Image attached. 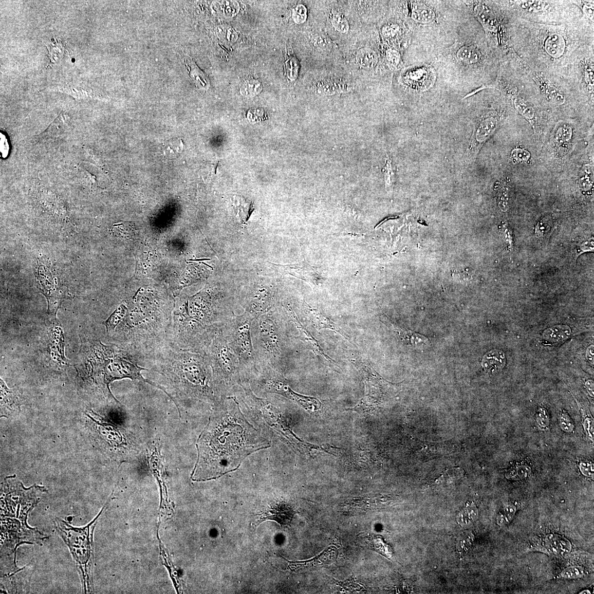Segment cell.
<instances>
[{
  "mask_svg": "<svg viewBox=\"0 0 594 594\" xmlns=\"http://www.w3.org/2000/svg\"><path fill=\"white\" fill-rule=\"evenodd\" d=\"M292 18L296 24H302L307 19V9L303 5L295 6L292 11Z\"/></svg>",
  "mask_w": 594,
  "mask_h": 594,
  "instance_id": "cell-38",
  "label": "cell"
},
{
  "mask_svg": "<svg viewBox=\"0 0 594 594\" xmlns=\"http://www.w3.org/2000/svg\"><path fill=\"white\" fill-rule=\"evenodd\" d=\"M573 3L580 8L583 15L590 21L593 22V2L572 1Z\"/></svg>",
  "mask_w": 594,
  "mask_h": 594,
  "instance_id": "cell-36",
  "label": "cell"
},
{
  "mask_svg": "<svg viewBox=\"0 0 594 594\" xmlns=\"http://www.w3.org/2000/svg\"><path fill=\"white\" fill-rule=\"evenodd\" d=\"M386 58L388 64L393 68H397L402 64L401 54L396 50L389 49L386 52Z\"/></svg>",
  "mask_w": 594,
  "mask_h": 594,
  "instance_id": "cell-40",
  "label": "cell"
},
{
  "mask_svg": "<svg viewBox=\"0 0 594 594\" xmlns=\"http://www.w3.org/2000/svg\"><path fill=\"white\" fill-rule=\"evenodd\" d=\"M586 389L591 397H593V381L591 380H589L585 383Z\"/></svg>",
  "mask_w": 594,
  "mask_h": 594,
  "instance_id": "cell-50",
  "label": "cell"
},
{
  "mask_svg": "<svg viewBox=\"0 0 594 594\" xmlns=\"http://www.w3.org/2000/svg\"><path fill=\"white\" fill-rule=\"evenodd\" d=\"M509 192L506 188H504L502 190L499 192L498 197V204L499 208L503 211L506 212L509 208Z\"/></svg>",
  "mask_w": 594,
  "mask_h": 594,
  "instance_id": "cell-45",
  "label": "cell"
},
{
  "mask_svg": "<svg viewBox=\"0 0 594 594\" xmlns=\"http://www.w3.org/2000/svg\"><path fill=\"white\" fill-rule=\"evenodd\" d=\"M400 27L396 23H388L382 27V34L386 38H395L400 31Z\"/></svg>",
  "mask_w": 594,
  "mask_h": 594,
  "instance_id": "cell-42",
  "label": "cell"
},
{
  "mask_svg": "<svg viewBox=\"0 0 594 594\" xmlns=\"http://www.w3.org/2000/svg\"><path fill=\"white\" fill-rule=\"evenodd\" d=\"M559 423L563 431L570 433L574 431V422L565 410L561 411L559 416Z\"/></svg>",
  "mask_w": 594,
  "mask_h": 594,
  "instance_id": "cell-35",
  "label": "cell"
},
{
  "mask_svg": "<svg viewBox=\"0 0 594 594\" xmlns=\"http://www.w3.org/2000/svg\"><path fill=\"white\" fill-rule=\"evenodd\" d=\"M580 593H591V592L589 590H584L581 592Z\"/></svg>",
  "mask_w": 594,
  "mask_h": 594,
  "instance_id": "cell-51",
  "label": "cell"
},
{
  "mask_svg": "<svg viewBox=\"0 0 594 594\" xmlns=\"http://www.w3.org/2000/svg\"><path fill=\"white\" fill-rule=\"evenodd\" d=\"M572 333L570 327L567 325H557L549 328L543 333L544 343L554 344L568 339Z\"/></svg>",
  "mask_w": 594,
  "mask_h": 594,
  "instance_id": "cell-19",
  "label": "cell"
},
{
  "mask_svg": "<svg viewBox=\"0 0 594 594\" xmlns=\"http://www.w3.org/2000/svg\"><path fill=\"white\" fill-rule=\"evenodd\" d=\"M245 380L239 384L244 392V401L251 409L254 416L259 417L258 421L267 427L279 438L291 446L301 454L306 455L311 451L312 444L303 441L297 436L286 418L270 401L256 396L249 384Z\"/></svg>",
  "mask_w": 594,
  "mask_h": 594,
  "instance_id": "cell-6",
  "label": "cell"
},
{
  "mask_svg": "<svg viewBox=\"0 0 594 594\" xmlns=\"http://www.w3.org/2000/svg\"><path fill=\"white\" fill-rule=\"evenodd\" d=\"M580 470L582 474L588 478H593V465L590 462H581Z\"/></svg>",
  "mask_w": 594,
  "mask_h": 594,
  "instance_id": "cell-47",
  "label": "cell"
},
{
  "mask_svg": "<svg viewBox=\"0 0 594 594\" xmlns=\"http://www.w3.org/2000/svg\"><path fill=\"white\" fill-rule=\"evenodd\" d=\"M382 172L384 174L386 189H392L395 180V174L393 161L388 154L386 155V164Z\"/></svg>",
  "mask_w": 594,
  "mask_h": 594,
  "instance_id": "cell-31",
  "label": "cell"
},
{
  "mask_svg": "<svg viewBox=\"0 0 594 594\" xmlns=\"http://www.w3.org/2000/svg\"><path fill=\"white\" fill-rule=\"evenodd\" d=\"M281 322L273 312L256 317L251 328L257 365H268L283 374L284 359Z\"/></svg>",
  "mask_w": 594,
  "mask_h": 594,
  "instance_id": "cell-5",
  "label": "cell"
},
{
  "mask_svg": "<svg viewBox=\"0 0 594 594\" xmlns=\"http://www.w3.org/2000/svg\"><path fill=\"white\" fill-rule=\"evenodd\" d=\"M517 510V507L513 505L505 506L497 515L496 519L497 525L499 526H505L509 524L513 519Z\"/></svg>",
  "mask_w": 594,
  "mask_h": 594,
  "instance_id": "cell-30",
  "label": "cell"
},
{
  "mask_svg": "<svg viewBox=\"0 0 594 594\" xmlns=\"http://www.w3.org/2000/svg\"><path fill=\"white\" fill-rule=\"evenodd\" d=\"M184 62L192 79L197 87L201 89H208L210 87V82L207 76L191 58H185Z\"/></svg>",
  "mask_w": 594,
  "mask_h": 594,
  "instance_id": "cell-22",
  "label": "cell"
},
{
  "mask_svg": "<svg viewBox=\"0 0 594 594\" xmlns=\"http://www.w3.org/2000/svg\"><path fill=\"white\" fill-rule=\"evenodd\" d=\"M513 103L515 110L525 118L534 129L536 121V112L532 105L528 101L518 96H514L512 99Z\"/></svg>",
  "mask_w": 594,
  "mask_h": 594,
  "instance_id": "cell-21",
  "label": "cell"
},
{
  "mask_svg": "<svg viewBox=\"0 0 594 594\" xmlns=\"http://www.w3.org/2000/svg\"><path fill=\"white\" fill-rule=\"evenodd\" d=\"M503 237L508 247L511 248L513 246V239L512 231L508 226H504L503 229Z\"/></svg>",
  "mask_w": 594,
  "mask_h": 594,
  "instance_id": "cell-48",
  "label": "cell"
},
{
  "mask_svg": "<svg viewBox=\"0 0 594 594\" xmlns=\"http://www.w3.org/2000/svg\"><path fill=\"white\" fill-rule=\"evenodd\" d=\"M293 515L291 506L284 503H276L271 505L267 511L260 515L261 518L257 521V526L268 520L275 521L280 525H288L292 521Z\"/></svg>",
  "mask_w": 594,
  "mask_h": 594,
  "instance_id": "cell-15",
  "label": "cell"
},
{
  "mask_svg": "<svg viewBox=\"0 0 594 594\" xmlns=\"http://www.w3.org/2000/svg\"><path fill=\"white\" fill-rule=\"evenodd\" d=\"M580 185L583 192L590 191L593 182V167L590 165H584L580 173Z\"/></svg>",
  "mask_w": 594,
  "mask_h": 594,
  "instance_id": "cell-29",
  "label": "cell"
},
{
  "mask_svg": "<svg viewBox=\"0 0 594 594\" xmlns=\"http://www.w3.org/2000/svg\"><path fill=\"white\" fill-rule=\"evenodd\" d=\"M288 312L291 322L295 325L296 329L299 330L300 333L299 339H300L303 342L307 343L308 345L312 348V351H313L314 353L317 355L322 356L328 362L335 365L336 362L324 353V351L321 346H320L318 341L313 337V336L310 333L306 328L303 325L299 318H297L294 313V312L290 309H288Z\"/></svg>",
  "mask_w": 594,
  "mask_h": 594,
  "instance_id": "cell-16",
  "label": "cell"
},
{
  "mask_svg": "<svg viewBox=\"0 0 594 594\" xmlns=\"http://www.w3.org/2000/svg\"><path fill=\"white\" fill-rule=\"evenodd\" d=\"M300 63L295 57H290L285 62V71L288 79L294 81L299 76Z\"/></svg>",
  "mask_w": 594,
  "mask_h": 594,
  "instance_id": "cell-32",
  "label": "cell"
},
{
  "mask_svg": "<svg viewBox=\"0 0 594 594\" xmlns=\"http://www.w3.org/2000/svg\"><path fill=\"white\" fill-rule=\"evenodd\" d=\"M206 355L212 367L216 392L221 398L226 397L233 386L239 385L242 381L247 379L242 372L239 359L221 331L211 344Z\"/></svg>",
  "mask_w": 594,
  "mask_h": 594,
  "instance_id": "cell-7",
  "label": "cell"
},
{
  "mask_svg": "<svg viewBox=\"0 0 594 594\" xmlns=\"http://www.w3.org/2000/svg\"><path fill=\"white\" fill-rule=\"evenodd\" d=\"M304 314L315 329L318 330L322 329H330L340 333L344 338L349 340V336L342 330L340 326L333 323L328 317L324 315L322 312L318 309L312 308L306 303H303Z\"/></svg>",
  "mask_w": 594,
  "mask_h": 594,
  "instance_id": "cell-14",
  "label": "cell"
},
{
  "mask_svg": "<svg viewBox=\"0 0 594 594\" xmlns=\"http://www.w3.org/2000/svg\"><path fill=\"white\" fill-rule=\"evenodd\" d=\"M585 574L584 568L579 566H572L565 568L561 573V577L565 579L574 580L582 578Z\"/></svg>",
  "mask_w": 594,
  "mask_h": 594,
  "instance_id": "cell-33",
  "label": "cell"
},
{
  "mask_svg": "<svg viewBox=\"0 0 594 594\" xmlns=\"http://www.w3.org/2000/svg\"><path fill=\"white\" fill-rule=\"evenodd\" d=\"M239 7L236 2H225L222 4L221 10L225 17L231 18L238 13Z\"/></svg>",
  "mask_w": 594,
  "mask_h": 594,
  "instance_id": "cell-41",
  "label": "cell"
},
{
  "mask_svg": "<svg viewBox=\"0 0 594 594\" xmlns=\"http://www.w3.org/2000/svg\"><path fill=\"white\" fill-rule=\"evenodd\" d=\"M506 363L505 354L503 351L494 349L484 355L481 365L489 374H495L502 370Z\"/></svg>",
  "mask_w": 594,
  "mask_h": 594,
  "instance_id": "cell-18",
  "label": "cell"
},
{
  "mask_svg": "<svg viewBox=\"0 0 594 594\" xmlns=\"http://www.w3.org/2000/svg\"><path fill=\"white\" fill-rule=\"evenodd\" d=\"M356 59L359 65L367 69L374 68L378 62L377 53L367 48L359 50L357 53Z\"/></svg>",
  "mask_w": 594,
  "mask_h": 594,
  "instance_id": "cell-23",
  "label": "cell"
},
{
  "mask_svg": "<svg viewBox=\"0 0 594 594\" xmlns=\"http://www.w3.org/2000/svg\"><path fill=\"white\" fill-rule=\"evenodd\" d=\"M512 158L513 159L519 162H526L528 161L530 158V154L529 152L523 148H515L512 153Z\"/></svg>",
  "mask_w": 594,
  "mask_h": 594,
  "instance_id": "cell-44",
  "label": "cell"
},
{
  "mask_svg": "<svg viewBox=\"0 0 594 594\" xmlns=\"http://www.w3.org/2000/svg\"><path fill=\"white\" fill-rule=\"evenodd\" d=\"M251 380L263 392L284 396L309 412H315L321 409L322 403L318 398L294 392L283 374L268 365H257V372L250 381Z\"/></svg>",
  "mask_w": 594,
  "mask_h": 594,
  "instance_id": "cell-10",
  "label": "cell"
},
{
  "mask_svg": "<svg viewBox=\"0 0 594 594\" xmlns=\"http://www.w3.org/2000/svg\"><path fill=\"white\" fill-rule=\"evenodd\" d=\"M500 116L495 111L483 113L476 122L470 150L478 152L498 127Z\"/></svg>",
  "mask_w": 594,
  "mask_h": 594,
  "instance_id": "cell-11",
  "label": "cell"
},
{
  "mask_svg": "<svg viewBox=\"0 0 594 594\" xmlns=\"http://www.w3.org/2000/svg\"><path fill=\"white\" fill-rule=\"evenodd\" d=\"M255 317L246 311L234 315L224 325L221 332L233 352L239 359L242 372L251 380L257 372V361L253 347L251 328Z\"/></svg>",
  "mask_w": 594,
  "mask_h": 594,
  "instance_id": "cell-8",
  "label": "cell"
},
{
  "mask_svg": "<svg viewBox=\"0 0 594 594\" xmlns=\"http://www.w3.org/2000/svg\"><path fill=\"white\" fill-rule=\"evenodd\" d=\"M573 131L568 125L564 124L560 126L555 134L554 140L559 147L566 148L572 139Z\"/></svg>",
  "mask_w": 594,
  "mask_h": 594,
  "instance_id": "cell-28",
  "label": "cell"
},
{
  "mask_svg": "<svg viewBox=\"0 0 594 594\" xmlns=\"http://www.w3.org/2000/svg\"><path fill=\"white\" fill-rule=\"evenodd\" d=\"M407 3V13L414 25L426 27L438 23V12L431 3L424 2Z\"/></svg>",
  "mask_w": 594,
  "mask_h": 594,
  "instance_id": "cell-13",
  "label": "cell"
},
{
  "mask_svg": "<svg viewBox=\"0 0 594 594\" xmlns=\"http://www.w3.org/2000/svg\"><path fill=\"white\" fill-rule=\"evenodd\" d=\"M269 441L246 419L236 397L216 404L209 423L198 440L194 481L215 479L235 471L249 455L269 448Z\"/></svg>",
  "mask_w": 594,
  "mask_h": 594,
  "instance_id": "cell-2",
  "label": "cell"
},
{
  "mask_svg": "<svg viewBox=\"0 0 594 594\" xmlns=\"http://www.w3.org/2000/svg\"><path fill=\"white\" fill-rule=\"evenodd\" d=\"M544 544L547 550L559 556H566L572 550V544L570 541L558 534H551L546 536Z\"/></svg>",
  "mask_w": 594,
  "mask_h": 594,
  "instance_id": "cell-17",
  "label": "cell"
},
{
  "mask_svg": "<svg viewBox=\"0 0 594 594\" xmlns=\"http://www.w3.org/2000/svg\"><path fill=\"white\" fill-rule=\"evenodd\" d=\"M593 251V240L591 239L589 240L583 242L582 244L577 246V255L580 256L583 253Z\"/></svg>",
  "mask_w": 594,
  "mask_h": 594,
  "instance_id": "cell-46",
  "label": "cell"
},
{
  "mask_svg": "<svg viewBox=\"0 0 594 594\" xmlns=\"http://www.w3.org/2000/svg\"><path fill=\"white\" fill-rule=\"evenodd\" d=\"M402 81L414 91H424L431 88L436 80L433 68L428 65L414 66L405 69Z\"/></svg>",
  "mask_w": 594,
  "mask_h": 594,
  "instance_id": "cell-12",
  "label": "cell"
},
{
  "mask_svg": "<svg viewBox=\"0 0 594 594\" xmlns=\"http://www.w3.org/2000/svg\"><path fill=\"white\" fill-rule=\"evenodd\" d=\"M553 225V221L551 216L547 215L543 217L535 226V235L541 239H548L551 233Z\"/></svg>",
  "mask_w": 594,
  "mask_h": 594,
  "instance_id": "cell-25",
  "label": "cell"
},
{
  "mask_svg": "<svg viewBox=\"0 0 594 594\" xmlns=\"http://www.w3.org/2000/svg\"><path fill=\"white\" fill-rule=\"evenodd\" d=\"M593 22L583 15L560 24H542L511 17L512 48L530 68L569 80L580 62L593 55Z\"/></svg>",
  "mask_w": 594,
  "mask_h": 594,
  "instance_id": "cell-1",
  "label": "cell"
},
{
  "mask_svg": "<svg viewBox=\"0 0 594 594\" xmlns=\"http://www.w3.org/2000/svg\"><path fill=\"white\" fill-rule=\"evenodd\" d=\"M499 2L511 17L542 24H560L580 19L583 15L572 1Z\"/></svg>",
  "mask_w": 594,
  "mask_h": 594,
  "instance_id": "cell-4",
  "label": "cell"
},
{
  "mask_svg": "<svg viewBox=\"0 0 594 594\" xmlns=\"http://www.w3.org/2000/svg\"><path fill=\"white\" fill-rule=\"evenodd\" d=\"M219 29L220 36L224 41L228 43H233L237 40V34L229 26H223Z\"/></svg>",
  "mask_w": 594,
  "mask_h": 594,
  "instance_id": "cell-37",
  "label": "cell"
},
{
  "mask_svg": "<svg viewBox=\"0 0 594 594\" xmlns=\"http://www.w3.org/2000/svg\"><path fill=\"white\" fill-rule=\"evenodd\" d=\"M50 347L52 351H55L56 356L58 361L65 363L66 359L64 355V338L63 332L60 326L59 323H55V326L50 327Z\"/></svg>",
  "mask_w": 594,
  "mask_h": 594,
  "instance_id": "cell-20",
  "label": "cell"
},
{
  "mask_svg": "<svg viewBox=\"0 0 594 594\" xmlns=\"http://www.w3.org/2000/svg\"><path fill=\"white\" fill-rule=\"evenodd\" d=\"M478 517V508L472 503H468L465 509L458 514L457 520L460 526L465 527L471 525Z\"/></svg>",
  "mask_w": 594,
  "mask_h": 594,
  "instance_id": "cell-24",
  "label": "cell"
},
{
  "mask_svg": "<svg viewBox=\"0 0 594 594\" xmlns=\"http://www.w3.org/2000/svg\"><path fill=\"white\" fill-rule=\"evenodd\" d=\"M95 521L82 528L73 527L58 518L54 522L58 532L71 551L85 593L90 592L91 588L92 532Z\"/></svg>",
  "mask_w": 594,
  "mask_h": 594,
  "instance_id": "cell-9",
  "label": "cell"
},
{
  "mask_svg": "<svg viewBox=\"0 0 594 594\" xmlns=\"http://www.w3.org/2000/svg\"><path fill=\"white\" fill-rule=\"evenodd\" d=\"M473 541V534L467 533L461 536L457 544V549L460 553L467 551Z\"/></svg>",
  "mask_w": 594,
  "mask_h": 594,
  "instance_id": "cell-43",
  "label": "cell"
},
{
  "mask_svg": "<svg viewBox=\"0 0 594 594\" xmlns=\"http://www.w3.org/2000/svg\"><path fill=\"white\" fill-rule=\"evenodd\" d=\"M535 420L541 429H548L550 424V416L548 410L544 407L539 408L535 414Z\"/></svg>",
  "mask_w": 594,
  "mask_h": 594,
  "instance_id": "cell-34",
  "label": "cell"
},
{
  "mask_svg": "<svg viewBox=\"0 0 594 594\" xmlns=\"http://www.w3.org/2000/svg\"><path fill=\"white\" fill-rule=\"evenodd\" d=\"M531 473V468L526 465H518L512 467L505 474L508 480L519 481L526 479Z\"/></svg>",
  "mask_w": 594,
  "mask_h": 594,
  "instance_id": "cell-26",
  "label": "cell"
},
{
  "mask_svg": "<svg viewBox=\"0 0 594 594\" xmlns=\"http://www.w3.org/2000/svg\"><path fill=\"white\" fill-rule=\"evenodd\" d=\"M176 394L193 400L214 403L221 400L215 389L212 367L206 355L168 345L146 363Z\"/></svg>",
  "mask_w": 594,
  "mask_h": 594,
  "instance_id": "cell-3",
  "label": "cell"
},
{
  "mask_svg": "<svg viewBox=\"0 0 594 594\" xmlns=\"http://www.w3.org/2000/svg\"><path fill=\"white\" fill-rule=\"evenodd\" d=\"M262 89L261 83L252 79L246 80L240 85L241 95L247 98H252L258 95Z\"/></svg>",
  "mask_w": 594,
  "mask_h": 594,
  "instance_id": "cell-27",
  "label": "cell"
},
{
  "mask_svg": "<svg viewBox=\"0 0 594 594\" xmlns=\"http://www.w3.org/2000/svg\"><path fill=\"white\" fill-rule=\"evenodd\" d=\"M332 24L333 27L342 33H346L349 29L348 21L345 17L340 15H334L332 19Z\"/></svg>",
  "mask_w": 594,
  "mask_h": 594,
  "instance_id": "cell-39",
  "label": "cell"
},
{
  "mask_svg": "<svg viewBox=\"0 0 594 594\" xmlns=\"http://www.w3.org/2000/svg\"><path fill=\"white\" fill-rule=\"evenodd\" d=\"M594 357L593 345H592L588 348L587 350V353H586V357H587L589 362H590L592 364H593V361H594V357Z\"/></svg>",
  "mask_w": 594,
  "mask_h": 594,
  "instance_id": "cell-49",
  "label": "cell"
}]
</instances>
